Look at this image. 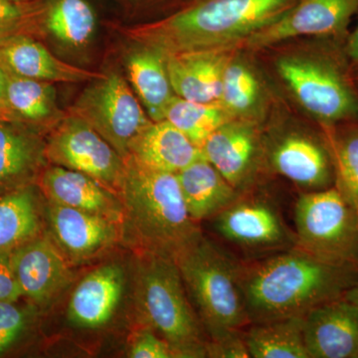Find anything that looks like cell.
Returning a JSON list of instances; mask_svg holds the SVG:
<instances>
[{
    "label": "cell",
    "instance_id": "1",
    "mask_svg": "<svg viewBox=\"0 0 358 358\" xmlns=\"http://www.w3.org/2000/svg\"><path fill=\"white\" fill-rule=\"evenodd\" d=\"M240 282L250 324L305 317L343 298L358 282V268L320 260L293 248L241 261Z\"/></svg>",
    "mask_w": 358,
    "mask_h": 358
},
{
    "label": "cell",
    "instance_id": "2",
    "mask_svg": "<svg viewBox=\"0 0 358 358\" xmlns=\"http://www.w3.org/2000/svg\"><path fill=\"white\" fill-rule=\"evenodd\" d=\"M298 0H187L164 17L113 24L126 39L169 54L241 48L252 35L281 18Z\"/></svg>",
    "mask_w": 358,
    "mask_h": 358
},
{
    "label": "cell",
    "instance_id": "3",
    "mask_svg": "<svg viewBox=\"0 0 358 358\" xmlns=\"http://www.w3.org/2000/svg\"><path fill=\"white\" fill-rule=\"evenodd\" d=\"M122 240L138 254L176 260L202 234L186 210L176 174L126 159L121 189Z\"/></svg>",
    "mask_w": 358,
    "mask_h": 358
},
{
    "label": "cell",
    "instance_id": "4",
    "mask_svg": "<svg viewBox=\"0 0 358 358\" xmlns=\"http://www.w3.org/2000/svg\"><path fill=\"white\" fill-rule=\"evenodd\" d=\"M345 44L310 38L305 45H277L275 74L319 127L358 121V88Z\"/></svg>",
    "mask_w": 358,
    "mask_h": 358
},
{
    "label": "cell",
    "instance_id": "5",
    "mask_svg": "<svg viewBox=\"0 0 358 358\" xmlns=\"http://www.w3.org/2000/svg\"><path fill=\"white\" fill-rule=\"evenodd\" d=\"M174 261L208 341L249 326L240 282L241 261L203 234Z\"/></svg>",
    "mask_w": 358,
    "mask_h": 358
},
{
    "label": "cell",
    "instance_id": "6",
    "mask_svg": "<svg viewBox=\"0 0 358 358\" xmlns=\"http://www.w3.org/2000/svg\"><path fill=\"white\" fill-rule=\"evenodd\" d=\"M136 301L145 326L171 346L176 358L207 357V336L173 259L138 254Z\"/></svg>",
    "mask_w": 358,
    "mask_h": 358
},
{
    "label": "cell",
    "instance_id": "7",
    "mask_svg": "<svg viewBox=\"0 0 358 358\" xmlns=\"http://www.w3.org/2000/svg\"><path fill=\"white\" fill-rule=\"evenodd\" d=\"M294 221L296 248L327 262L358 268V210L336 186L301 193Z\"/></svg>",
    "mask_w": 358,
    "mask_h": 358
},
{
    "label": "cell",
    "instance_id": "8",
    "mask_svg": "<svg viewBox=\"0 0 358 358\" xmlns=\"http://www.w3.org/2000/svg\"><path fill=\"white\" fill-rule=\"evenodd\" d=\"M67 110L88 122L124 160L134 138L152 122L121 66L101 71Z\"/></svg>",
    "mask_w": 358,
    "mask_h": 358
},
{
    "label": "cell",
    "instance_id": "9",
    "mask_svg": "<svg viewBox=\"0 0 358 358\" xmlns=\"http://www.w3.org/2000/svg\"><path fill=\"white\" fill-rule=\"evenodd\" d=\"M266 173L288 179L303 192L334 185L331 152L322 129L275 127L264 131Z\"/></svg>",
    "mask_w": 358,
    "mask_h": 358
},
{
    "label": "cell",
    "instance_id": "10",
    "mask_svg": "<svg viewBox=\"0 0 358 358\" xmlns=\"http://www.w3.org/2000/svg\"><path fill=\"white\" fill-rule=\"evenodd\" d=\"M211 220L219 236L254 259L296 246L279 207L255 189L242 193Z\"/></svg>",
    "mask_w": 358,
    "mask_h": 358
},
{
    "label": "cell",
    "instance_id": "11",
    "mask_svg": "<svg viewBox=\"0 0 358 358\" xmlns=\"http://www.w3.org/2000/svg\"><path fill=\"white\" fill-rule=\"evenodd\" d=\"M46 155L49 164L87 174L119 194L126 160L81 117L67 110L46 134Z\"/></svg>",
    "mask_w": 358,
    "mask_h": 358
},
{
    "label": "cell",
    "instance_id": "12",
    "mask_svg": "<svg viewBox=\"0 0 358 358\" xmlns=\"http://www.w3.org/2000/svg\"><path fill=\"white\" fill-rule=\"evenodd\" d=\"M358 13V0H298L281 18L252 35L241 48L268 50L301 38L345 42L350 21Z\"/></svg>",
    "mask_w": 358,
    "mask_h": 358
},
{
    "label": "cell",
    "instance_id": "13",
    "mask_svg": "<svg viewBox=\"0 0 358 358\" xmlns=\"http://www.w3.org/2000/svg\"><path fill=\"white\" fill-rule=\"evenodd\" d=\"M34 36L71 64L87 68L100 29L95 0H34Z\"/></svg>",
    "mask_w": 358,
    "mask_h": 358
},
{
    "label": "cell",
    "instance_id": "14",
    "mask_svg": "<svg viewBox=\"0 0 358 358\" xmlns=\"http://www.w3.org/2000/svg\"><path fill=\"white\" fill-rule=\"evenodd\" d=\"M204 159L240 192L255 189L266 173L263 124L233 119L222 124L200 148Z\"/></svg>",
    "mask_w": 358,
    "mask_h": 358
},
{
    "label": "cell",
    "instance_id": "15",
    "mask_svg": "<svg viewBox=\"0 0 358 358\" xmlns=\"http://www.w3.org/2000/svg\"><path fill=\"white\" fill-rule=\"evenodd\" d=\"M11 263L23 299L36 307L48 305L72 279L68 259L42 235L14 250Z\"/></svg>",
    "mask_w": 358,
    "mask_h": 358
},
{
    "label": "cell",
    "instance_id": "16",
    "mask_svg": "<svg viewBox=\"0 0 358 358\" xmlns=\"http://www.w3.org/2000/svg\"><path fill=\"white\" fill-rule=\"evenodd\" d=\"M52 240L69 262L100 255L122 239V227L100 215L49 202Z\"/></svg>",
    "mask_w": 358,
    "mask_h": 358
},
{
    "label": "cell",
    "instance_id": "17",
    "mask_svg": "<svg viewBox=\"0 0 358 358\" xmlns=\"http://www.w3.org/2000/svg\"><path fill=\"white\" fill-rule=\"evenodd\" d=\"M46 134L24 122L0 117V195L38 182L49 164Z\"/></svg>",
    "mask_w": 358,
    "mask_h": 358
},
{
    "label": "cell",
    "instance_id": "18",
    "mask_svg": "<svg viewBox=\"0 0 358 358\" xmlns=\"http://www.w3.org/2000/svg\"><path fill=\"white\" fill-rule=\"evenodd\" d=\"M37 185L51 203L102 216L122 227L124 208L121 197L91 176L49 164Z\"/></svg>",
    "mask_w": 358,
    "mask_h": 358
},
{
    "label": "cell",
    "instance_id": "19",
    "mask_svg": "<svg viewBox=\"0 0 358 358\" xmlns=\"http://www.w3.org/2000/svg\"><path fill=\"white\" fill-rule=\"evenodd\" d=\"M0 66L13 76L50 83H88L101 71L71 64L58 57L41 40L21 34L0 44Z\"/></svg>",
    "mask_w": 358,
    "mask_h": 358
},
{
    "label": "cell",
    "instance_id": "20",
    "mask_svg": "<svg viewBox=\"0 0 358 358\" xmlns=\"http://www.w3.org/2000/svg\"><path fill=\"white\" fill-rule=\"evenodd\" d=\"M310 358H358V308L345 298L313 308L303 317Z\"/></svg>",
    "mask_w": 358,
    "mask_h": 358
},
{
    "label": "cell",
    "instance_id": "21",
    "mask_svg": "<svg viewBox=\"0 0 358 358\" xmlns=\"http://www.w3.org/2000/svg\"><path fill=\"white\" fill-rule=\"evenodd\" d=\"M122 48L121 68L127 81L152 122L164 120L167 106L174 94L169 70L167 55L152 46L126 39Z\"/></svg>",
    "mask_w": 358,
    "mask_h": 358
},
{
    "label": "cell",
    "instance_id": "22",
    "mask_svg": "<svg viewBox=\"0 0 358 358\" xmlns=\"http://www.w3.org/2000/svg\"><path fill=\"white\" fill-rule=\"evenodd\" d=\"M124 288V273L117 263L90 272L77 285L68 305V319L81 329L106 326L119 307Z\"/></svg>",
    "mask_w": 358,
    "mask_h": 358
},
{
    "label": "cell",
    "instance_id": "23",
    "mask_svg": "<svg viewBox=\"0 0 358 358\" xmlns=\"http://www.w3.org/2000/svg\"><path fill=\"white\" fill-rule=\"evenodd\" d=\"M237 49L169 54L167 70L174 94L192 102H219L224 70Z\"/></svg>",
    "mask_w": 358,
    "mask_h": 358
},
{
    "label": "cell",
    "instance_id": "24",
    "mask_svg": "<svg viewBox=\"0 0 358 358\" xmlns=\"http://www.w3.org/2000/svg\"><path fill=\"white\" fill-rule=\"evenodd\" d=\"M201 155L200 148L166 120L150 122L129 148V157L143 166L174 174Z\"/></svg>",
    "mask_w": 358,
    "mask_h": 358
},
{
    "label": "cell",
    "instance_id": "25",
    "mask_svg": "<svg viewBox=\"0 0 358 358\" xmlns=\"http://www.w3.org/2000/svg\"><path fill=\"white\" fill-rule=\"evenodd\" d=\"M176 176L186 210L196 223L215 217L242 194L203 155Z\"/></svg>",
    "mask_w": 358,
    "mask_h": 358
},
{
    "label": "cell",
    "instance_id": "26",
    "mask_svg": "<svg viewBox=\"0 0 358 358\" xmlns=\"http://www.w3.org/2000/svg\"><path fill=\"white\" fill-rule=\"evenodd\" d=\"M243 49H237L224 70L219 103L233 119L262 124L268 110V93L255 66Z\"/></svg>",
    "mask_w": 358,
    "mask_h": 358
},
{
    "label": "cell",
    "instance_id": "27",
    "mask_svg": "<svg viewBox=\"0 0 358 358\" xmlns=\"http://www.w3.org/2000/svg\"><path fill=\"white\" fill-rule=\"evenodd\" d=\"M8 119L24 122L48 134L67 115L58 102L55 84L8 74L6 87Z\"/></svg>",
    "mask_w": 358,
    "mask_h": 358
},
{
    "label": "cell",
    "instance_id": "28",
    "mask_svg": "<svg viewBox=\"0 0 358 358\" xmlns=\"http://www.w3.org/2000/svg\"><path fill=\"white\" fill-rule=\"evenodd\" d=\"M37 183L0 195V253L14 250L41 236L43 218Z\"/></svg>",
    "mask_w": 358,
    "mask_h": 358
},
{
    "label": "cell",
    "instance_id": "29",
    "mask_svg": "<svg viewBox=\"0 0 358 358\" xmlns=\"http://www.w3.org/2000/svg\"><path fill=\"white\" fill-rule=\"evenodd\" d=\"M303 317H291L250 324L244 338L252 358H310Z\"/></svg>",
    "mask_w": 358,
    "mask_h": 358
},
{
    "label": "cell",
    "instance_id": "30",
    "mask_svg": "<svg viewBox=\"0 0 358 358\" xmlns=\"http://www.w3.org/2000/svg\"><path fill=\"white\" fill-rule=\"evenodd\" d=\"M320 128L331 152L334 186L358 210V121Z\"/></svg>",
    "mask_w": 358,
    "mask_h": 358
},
{
    "label": "cell",
    "instance_id": "31",
    "mask_svg": "<svg viewBox=\"0 0 358 358\" xmlns=\"http://www.w3.org/2000/svg\"><path fill=\"white\" fill-rule=\"evenodd\" d=\"M164 120L201 148L216 129L233 117L219 102H192L176 95L167 106Z\"/></svg>",
    "mask_w": 358,
    "mask_h": 358
},
{
    "label": "cell",
    "instance_id": "32",
    "mask_svg": "<svg viewBox=\"0 0 358 358\" xmlns=\"http://www.w3.org/2000/svg\"><path fill=\"white\" fill-rule=\"evenodd\" d=\"M20 300L0 301V357L13 350L31 329L36 306Z\"/></svg>",
    "mask_w": 358,
    "mask_h": 358
},
{
    "label": "cell",
    "instance_id": "33",
    "mask_svg": "<svg viewBox=\"0 0 358 358\" xmlns=\"http://www.w3.org/2000/svg\"><path fill=\"white\" fill-rule=\"evenodd\" d=\"M36 4L0 0V44L21 34L34 36Z\"/></svg>",
    "mask_w": 358,
    "mask_h": 358
},
{
    "label": "cell",
    "instance_id": "34",
    "mask_svg": "<svg viewBox=\"0 0 358 358\" xmlns=\"http://www.w3.org/2000/svg\"><path fill=\"white\" fill-rule=\"evenodd\" d=\"M124 17L136 23L159 20L173 13L187 0H106Z\"/></svg>",
    "mask_w": 358,
    "mask_h": 358
},
{
    "label": "cell",
    "instance_id": "35",
    "mask_svg": "<svg viewBox=\"0 0 358 358\" xmlns=\"http://www.w3.org/2000/svg\"><path fill=\"white\" fill-rule=\"evenodd\" d=\"M131 358H176L171 346L150 327L136 334L129 350Z\"/></svg>",
    "mask_w": 358,
    "mask_h": 358
},
{
    "label": "cell",
    "instance_id": "36",
    "mask_svg": "<svg viewBox=\"0 0 358 358\" xmlns=\"http://www.w3.org/2000/svg\"><path fill=\"white\" fill-rule=\"evenodd\" d=\"M206 352L207 357L250 358L244 331L229 334L217 341H207Z\"/></svg>",
    "mask_w": 358,
    "mask_h": 358
},
{
    "label": "cell",
    "instance_id": "37",
    "mask_svg": "<svg viewBox=\"0 0 358 358\" xmlns=\"http://www.w3.org/2000/svg\"><path fill=\"white\" fill-rule=\"evenodd\" d=\"M23 299L11 263V253H0V301Z\"/></svg>",
    "mask_w": 358,
    "mask_h": 358
},
{
    "label": "cell",
    "instance_id": "38",
    "mask_svg": "<svg viewBox=\"0 0 358 358\" xmlns=\"http://www.w3.org/2000/svg\"><path fill=\"white\" fill-rule=\"evenodd\" d=\"M345 49L353 67L358 65V23L352 32H350L346 38Z\"/></svg>",
    "mask_w": 358,
    "mask_h": 358
},
{
    "label": "cell",
    "instance_id": "39",
    "mask_svg": "<svg viewBox=\"0 0 358 358\" xmlns=\"http://www.w3.org/2000/svg\"><path fill=\"white\" fill-rule=\"evenodd\" d=\"M8 73L0 66V117L8 119L6 106V87Z\"/></svg>",
    "mask_w": 358,
    "mask_h": 358
},
{
    "label": "cell",
    "instance_id": "40",
    "mask_svg": "<svg viewBox=\"0 0 358 358\" xmlns=\"http://www.w3.org/2000/svg\"><path fill=\"white\" fill-rule=\"evenodd\" d=\"M343 298L358 308V282L357 285H355L352 289L346 292Z\"/></svg>",
    "mask_w": 358,
    "mask_h": 358
},
{
    "label": "cell",
    "instance_id": "41",
    "mask_svg": "<svg viewBox=\"0 0 358 358\" xmlns=\"http://www.w3.org/2000/svg\"><path fill=\"white\" fill-rule=\"evenodd\" d=\"M353 75H355V83H357L358 88V65L353 67Z\"/></svg>",
    "mask_w": 358,
    "mask_h": 358
},
{
    "label": "cell",
    "instance_id": "42",
    "mask_svg": "<svg viewBox=\"0 0 358 358\" xmlns=\"http://www.w3.org/2000/svg\"><path fill=\"white\" fill-rule=\"evenodd\" d=\"M10 1H14V2H29V1H31V0H10Z\"/></svg>",
    "mask_w": 358,
    "mask_h": 358
}]
</instances>
